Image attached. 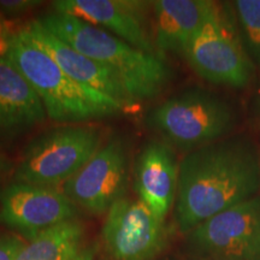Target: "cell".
Listing matches in <instances>:
<instances>
[{
	"label": "cell",
	"mask_w": 260,
	"mask_h": 260,
	"mask_svg": "<svg viewBox=\"0 0 260 260\" xmlns=\"http://www.w3.org/2000/svg\"><path fill=\"white\" fill-rule=\"evenodd\" d=\"M6 56L39 94L47 117L53 122L70 125L128 111L112 98L70 79L23 28L10 39Z\"/></svg>",
	"instance_id": "3"
},
{
	"label": "cell",
	"mask_w": 260,
	"mask_h": 260,
	"mask_svg": "<svg viewBox=\"0 0 260 260\" xmlns=\"http://www.w3.org/2000/svg\"><path fill=\"white\" fill-rule=\"evenodd\" d=\"M129 181L128 152L122 139H111L81 170L65 182L69 199L93 214L109 212L124 198Z\"/></svg>",
	"instance_id": "9"
},
{
	"label": "cell",
	"mask_w": 260,
	"mask_h": 260,
	"mask_svg": "<svg viewBox=\"0 0 260 260\" xmlns=\"http://www.w3.org/2000/svg\"><path fill=\"white\" fill-rule=\"evenodd\" d=\"M47 113L39 94L12 64L0 57V139L18 136L45 122Z\"/></svg>",
	"instance_id": "14"
},
{
	"label": "cell",
	"mask_w": 260,
	"mask_h": 260,
	"mask_svg": "<svg viewBox=\"0 0 260 260\" xmlns=\"http://www.w3.org/2000/svg\"><path fill=\"white\" fill-rule=\"evenodd\" d=\"M23 29L31 41L56 61L58 67L75 82L112 98L128 111H132L134 100L130 98L118 76L109 68L69 46L45 28L39 19L29 22Z\"/></svg>",
	"instance_id": "12"
},
{
	"label": "cell",
	"mask_w": 260,
	"mask_h": 260,
	"mask_svg": "<svg viewBox=\"0 0 260 260\" xmlns=\"http://www.w3.org/2000/svg\"><path fill=\"white\" fill-rule=\"evenodd\" d=\"M197 260H222V259H214V258H206V256H199Z\"/></svg>",
	"instance_id": "23"
},
{
	"label": "cell",
	"mask_w": 260,
	"mask_h": 260,
	"mask_svg": "<svg viewBox=\"0 0 260 260\" xmlns=\"http://www.w3.org/2000/svg\"><path fill=\"white\" fill-rule=\"evenodd\" d=\"M76 214V205L57 188L12 182L0 189V223L27 240Z\"/></svg>",
	"instance_id": "10"
},
{
	"label": "cell",
	"mask_w": 260,
	"mask_h": 260,
	"mask_svg": "<svg viewBox=\"0 0 260 260\" xmlns=\"http://www.w3.org/2000/svg\"><path fill=\"white\" fill-rule=\"evenodd\" d=\"M83 224L67 220L28 240L16 260H73L83 249Z\"/></svg>",
	"instance_id": "16"
},
{
	"label": "cell",
	"mask_w": 260,
	"mask_h": 260,
	"mask_svg": "<svg viewBox=\"0 0 260 260\" xmlns=\"http://www.w3.org/2000/svg\"><path fill=\"white\" fill-rule=\"evenodd\" d=\"M147 123L168 142L193 151L224 138L235 124V115L219 98L189 89L154 107Z\"/></svg>",
	"instance_id": "5"
},
{
	"label": "cell",
	"mask_w": 260,
	"mask_h": 260,
	"mask_svg": "<svg viewBox=\"0 0 260 260\" xmlns=\"http://www.w3.org/2000/svg\"><path fill=\"white\" fill-rule=\"evenodd\" d=\"M42 2L39 0H0V14L9 17L22 16L38 8Z\"/></svg>",
	"instance_id": "18"
},
{
	"label": "cell",
	"mask_w": 260,
	"mask_h": 260,
	"mask_svg": "<svg viewBox=\"0 0 260 260\" xmlns=\"http://www.w3.org/2000/svg\"><path fill=\"white\" fill-rule=\"evenodd\" d=\"M187 235L190 248L200 256L260 260V197L223 211Z\"/></svg>",
	"instance_id": "7"
},
{
	"label": "cell",
	"mask_w": 260,
	"mask_h": 260,
	"mask_svg": "<svg viewBox=\"0 0 260 260\" xmlns=\"http://www.w3.org/2000/svg\"><path fill=\"white\" fill-rule=\"evenodd\" d=\"M96 252H98L96 245L86 247V248H83L82 251H81L79 254L75 256L73 260H94L95 259Z\"/></svg>",
	"instance_id": "21"
},
{
	"label": "cell",
	"mask_w": 260,
	"mask_h": 260,
	"mask_svg": "<svg viewBox=\"0 0 260 260\" xmlns=\"http://www.w3.org/2000/svg\"><path fill=\"white\" fill-rule=\"evenodd\" d=\"M24 243L14 234H0V260H16Z\"/></svg>",
	"instance_id": "19"
},
{
	"label": "cell",
	"mask_w": 260,
	"mask_h": 260,
	"mask_svg": "<svg viewBox=\"0 0 260 260\" xmlns=\"http://www.w3.org/2000/svg\"><path fill=\"white\" fill-rule=\"evenodd\" d=\"M260 189V157L249 139L218 140L188 153L178 167L175 219L183 234Z\"/></svg>",
	"instance_id": "1"
},
{
	"label": "cell",
	"mask_w": 260,
	"mask_h": 260,
	"mask_svg": "<svg viewBox=\"0 0 260 260\" xmlns=\"http://www.w3.org/2000/svg\"><path fill=\"white\" fill-rule=\"evenodd\" d=\"M178 167L174 151L164 142H149L135 164V190L139 199L164 220L176 201Z\"/></svg>",
	"instance_id": "13"
},
{
	"label": "cell",
	"mask_w": 260,
	"mask_h": 260,
	"mask_svg": "<svg viewBox=\"0 0 260 260\" xmlns=\"http://www.w3.org/2000/svg\"><path fill=\"white\" fill-rule=\"evenodd\" d=\"M12 35H14V32L11 30V24L5 16L0 14V57H4L8 54L10 39Z\"/></svg>",
	"instance_id": "20"
},
{
	"label": "cell",
	"mask_w": 260,
	"mask_h": 260,
	"mask_svg": "<svg viewBox=\"0 0 260 260\" xmlns=\"http://www.w3.org/2000/svg\"><path fill=\"white\" fill-rule=\"evenodd\" d=\"M223 15L216 5L190 40L184 57L191 69L211 83L245 87L251 82L254 67Z\"/></svg>",
	"instance_id": "6"
},
{
	"label": "cell",
	"mask_w": 260,
	"mask_h": 260,
	"mask_svg": "<svg viewBox=\"0 0 260 260\" xmlns=\"http://www.w3.org/2000/svg\"><path fill=\"white\" fill-rule=\"evenodd\" d=\"M38 19L69 46L113 71L134 103L158 96L170 82L172 71L162 57L140 51L105 29L56 11Z\"/></svg>",
	"instance_id": "2"
},
{
	"label": "cell",
	"mask_w": 260,
	"mask_h": 260,
	"mask_svg": "<svg viewBox=\"0 0 260 260\" xmlns=\"http://www.w3.org/2000/svg\"><path fill=\"white\" fill-rule=\"evenodd\" d=\"M154 11V44L159 56L165 52L183 54L216 4L207 0H157Z\"/></svg>",
	"instance_id": "15"
},
{
	"label": "cell",
	"mask_w": 260,
	"mask_h": 260,
	"mask_svg": "<svg viewBox=\"0 0 260 260\" xmlns=\"http://www.w3.org/2000/svg\"><path fill=\"white\" fill-rule=\"evenodd\" d=\"M103 239L111 260H153L167 247L168 233L141 200L122 198L107 212Z\"/></svg>",
	"instance_id": "8"
},
{
	"label": "cell",
	"mask_w": 260,
	"mask_h": 260,
	"mask_svg": "<svg viewBox=\"0 0 260 260\" xmlns=\"http://www.w3.org/2000/svg\"><path fill=\"white\" fill-rule=\"evenodd\" d=\"M95 126L64 125L51 129L25 147L15 169L14 182L56 188L64 186L102 147Z\"/></svg>",
	"instance_id": "4"
},
{
	"label": "cell",
	"mask_w": 260,
	"mask_h": 260,
	"mask_svg": "<svg viewBox=\"0 0 260 260\" xmlns=\"http://www.w3.org/2000/svg\"><path fill=\"white\" fill-rule=\"evenodd\" d=\"M148 5L149 3L139 0H57L52 3L56 12L105 28L133 47L159 56L147 21Z\"/></svg>",
	"instance_id": "11"
},
{
	"label": "cell",
	"mask_w": 260,
	"mask_h": 260,
	"mask_svg": "<svg viewBox=\"0 0 260 260\" xmlns=\"http://www.w3.org/2000/svg\"><path fill=\"white\" fill-rule=\"evenodd\" d=\"M235 9L247 46L260 63V0H239Z\"/></svg>",
	"instance_id": "17"
},
{
	"label": "cell",
	"mask_w": 260,
	"mask_h": 260,
	"mask_svg": "<svg viewBox=\"0 0 260 260\" xmlns=\"http://www.w3.org/2000/svg\"><path fill=\"white\" fill-rule=\"evenodd\" d=\"M14 170V165L5 155L0 153V181L4 180L8 175Z\"/></svg>",
	"instance_id": "22"
}]
</instances>
